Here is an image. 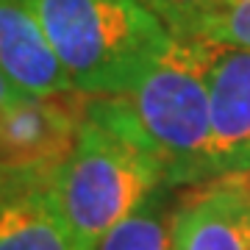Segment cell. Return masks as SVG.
I'll list each match as a JSON object with an SVG mask.
<instances>
[{
	"instance_id": "cell-1",
	"label": "cell",
	"mask_w": 250,
	"mask_h": 250,
	"mask_svg": "<svg viewBox=\"0 0 250 250\" xmlns=\"http://www.w3.org/2000/svg\"><path fill=\"white\" fill-rule=\"evenodd\" d=\"M208 62V42L172 36L167 53L134 89L89 98L86 114L136 145L159 167L167 187L211 181Z\"/></svg>"
},
{
	"instance_id": "cell-2",
	"label": "cell",
	"mask_w": 250,
	"mask_h": 250,
	"mask_svg": "<svg viewBox=\"0 0 250 250\" xmlns=\"http://www.w3.org/2000/svg\"><path fill=\"white\" fill-rule=\"evenodd\" d=\"M72 89L111 98L134 89L172 36L139 0H28Z\"/></svg>"
},
{
	"instance_id": "cell-3",
	"label": "cell",
	"mask_w": 250,
	"mask_h": 250,
	"mask_svg": "<svg viewBox=\"0 0 250 250\" xmlns=\"http://www.w3.org/2000/svg\"><path fill=\"white\" fill-rule=\"evenodd\" d=\"M159 187H167L159 167L125 136L86 114L72 153L47 181V195L75 250H95Z\"/></svg>"
},
{
	"instance_id": "cell-4",
	"label": "cell",
	"mask_w": 250,
	"mask_h": 250,
	"mask_svg": "<svg viewBox=\"0 0 250 250\" xmlns=\"http://www.w3.org/2000/svg\"><path fill=\"white\" fill-rule=\"evenodd\" d=\"M86 100L78 92L22 95L0 108V187L47 184L78 142Z\"/></svg>"
},
{
	"instance_id": "cell-5",
	"label": "cell",
	"mask_w": 250,
	"mask_h": 250,
	"mask_svg": "<svg viewBox=\"0 0 250 250\" xmlns=\"http://www.w3.org/2000/svg\"><path fill=\"white\" fill-rule=\"evenodd\" d=\"M206 86L214 178L250 172V50L211 45Z\"/></svg>"
},
{
	"instance_id": "cell-6",
	"label": "cell",
	"mask_w": 250,
	"mask_h": 250,
	"mask_svg": "<svg viewBox=\"0 0 250 250\" xmlns=\"http://www.w3.org/2000/svg\"><path fill=\"white\" fill-rule=\"evenodd\" d=\"M172 250H250V172L184 197L172 211Z\"/></svg>"
},
{
	"instance_id": "cell-7",
	"label": "cell",
	"mask_w": 250,
	"mask_h": 250,
	"mask_svg": "<svg viewBox=\"0 0 250 250\" xmlns=\"http://www.w3.org/2000/svg\"><path fill=\"white\" fill-rule=\"evenodd\" d=\"M0 70L22 95L75 92L28 0H0Z\"/></svg>"
},
{
	"instance_id": "cell-8",
	"label": "cell",
	"mask_w": 250,
	"mask_h": 250,
	"mask_svg": "<svg viewBox=\"0 0 250 250\" xmlns=\"http://www.w3.org/2000/svg\"><path fill=\"white\" fill-rule=\"evenodd\" d=\"M0 250H75L47 184L0 187Z\"/></svg>"
},
{
	"instance_id": "cell-9",
	"label": "cell",
	"mask_w": 250,
	"mask_h": 250,
	"mask_svg": "<svg viewBox=\"0 0 250 250\" xmlns=\"http://www.w3.org/2000/svg\"><path fill=\"white\" fill-rule=\"evenodd\" d=\"M95 250H172V211L164 187L150 192L123 223H117Z\"/></svg>"
},
{
	"instance_id": "cell-10",
	"label": "cell",
	"mask_w": 250,
	"mask_h": 250,
	"mask_svg": "<svg viewBox=\"0 0 250 250\" xmlns=\"http://www.w3.org/2000/svg\"><path fill=\"white\" fill-rule=\"evenodd\" d=\"M161 20L175 39H197L203 25L225 6V0H139Z\"/></svg>"
},
{
	"instance_id": "cell-11",
	"label": "cell",
	"mask_w": 250,
	"mask_h": 250,
	"mask_svg": "<svg viewBox=\"0 0 250 250\" xmlns=\"http://www.w3.org/2000/svg\"><path fill=\"white\" fill-rule=\"evenodd\" d=\"M197 39L220 47L250 50V0H225V6L206 22Z\"/></svg>"
},
{
	"instance_id": "cell-12",
	"label": "cell",
	"mask_w": 250,
	"mask_h": 250,
	"mask_svg": "<svg viewBox=\"0 0 250 250\" xmlns=\"http://www.w3.org/2000/svg\"><path fill=\"white\" fill-rule=\"evenodd\" d=\"M17 98H22V92L11 83L6 75H3V70H0V108L3 106H9L11 100H17Z\"/></svg>"
}]
</instances>
